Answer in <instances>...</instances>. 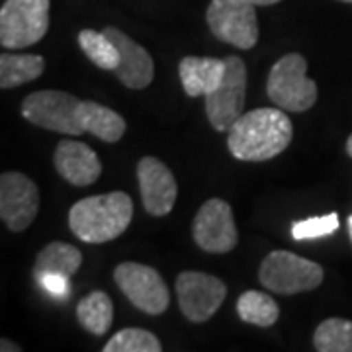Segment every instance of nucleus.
<instances>
[{
  "instance_id": "nucleus-3",
  "label": "nucleus",
  "mask_w": 352,
  "mask_h": 352,
  "mask_svg": "<svg viewBox=\"0 0 352 352\" xmlns=\"http://www.w3.org/2000/svg\"><path fill=\"white\" fill-rule=\"evenodd\" d=\"M268 98L278 108L302 113L317 102V85L307 78V61L300 53H288L272 65L266 80Z\"/></svg>"
},
{
  "instance_id": "nucleus-30",
  "label": "nucleus",
  "mask_w": 352,
  "mask_h": 352,
  "mask_svg": "<svg viewBox=\"0 0 352 352\" xmlns=\"http://www.w3.org/2000/svg\"><path fill=\"white\" fill-rule=\"evenodd\" d=\"M349 231H351V239H352V215L349 217Z\"/></svg>"
},
{
  "instance_id": "nucleus-13",
  "label": "nucleus",
  "mask_w": 352,
  "mask_h": 352,
  "mask_svg": "<svg viewBox=\"0 0 352 352\" xmlns=\"http://www.w3.org/2000/svg\"><path fill=\"white\" fill-rule=\"evenodd\" d=\"M138 180L145 212L153 217L170 214L178 196L175 175L155 157H143L138 163Z\"/></svg>"
},
{
  "instance_id": "nucleus-7",
  "label": "nucleus",
  "mask_w": 352,
  "mask_h": 352,
  "mask_svg": "<svg viewBox=\"0 0 352 352\" xmlns=\"http://www.w3.org/2000/svg\"><path fill=\"white\" fill-rule=\"evenodd\" d=\"M206 20L215 38L239 50H252L258 41L256 6L247 0H212Z\"/></svg>"
},
{
  "instance_id": "nucleus-14",
  "label": "nucleus",
  "mask_w": 352,
  "mask_h": 352,
  "mask_svg": "<svg viewBox=\"0 0 352 352\" xmlns=\"http://www.w3.org/2000/svg\"><path fill=\"white\" fill-rule=\"evenodd\" d=\"M108 38L112 39L113 45L120 51V65L113 71L116 78L131 90L147 88L155 78V63L149 51L141 47L127 34L118 28H106L104 30Z\"/></svg>"
},
{
  "instance_id": "nucleus-17",
  "label": "nucleus",
  "mask_w": 352,
  "mask_h": 352,
  "mask_svg": "<svg viewBox=\"0 0 352 352\" xmlns=\"http://www.w3.org/2000/svg\"><path fill=\"white\" fill-rule=\"evenodd\" d=\"M80 124L85 127V131L106 143L120 141L124 138L127 127L126 120L120 113L92 100L80 102Z\"/></svg>"
},
{
  "instance_id": "nucleus-9",
  "label": "nucleus",
  "mask_w": 352,
  "mask_h": 352,
  "mask_svg": "<svg viewBox=\"0 0 352 352\" xmlns=\"http://www.w3.org/2000/svg\"><path fill=\"white\" fill-rule=\"evenodd\" d=\"M113 280L133 307L149 315H161L170 303V292L163 276L147 264L122 263L113 270Z\"/></svg>"
},
{
  "instance_id": "nucleus-1",
  "label": "nucleus",
  "mask_w": 352,
  "mask_h": 352,
  "mask_svg": "<svg viewBox=\"0 0 352 352\" xmlns=\"http://www.w3.org/2000/svg\"><path fill=\"white\" fill-rule=\"evenodd\" d=\"M294 126L280 108H256L243 113L227 131V147L237 161L263 163L286 151Z\"/></svg>"
},
{
  "instance_id": "nucleus-5",
  "label": "nucleus",
  "mask_w": 352,
  "mask_h": 352,
  "mask_svg": "<svg viewBox=\"0 0 352 352\" xmlns=\"http://www.w3.org/2000/svg\"><path fill=\"white\" fill-rule=\"evenodd\" d=\"M51 0H6L0 8V43L24 50L39 43L50 30Z\"/></svg>"
},
{
  "instance_id": "nucleus-24",
  "label": "nucleus",
  "mask_w": 352,
  "mask_h": 352,
  "mask_svg": "<svg viewBox=\"0 0 352 352\" xmlns=\"http://www.w3.org/2000/svg\"><path fill=\"white\" fill-rule=\"evenodd\" d=\"M163 344L145 329H122L106 342L104 352H161Z\"/></svg>"
},
{
  "instance_id": "nucleus-4",
  "label": "nucleus",
  "mask_w": 352,
  "mask_h": 352,
  "mask_svg": "<svg viewBox=\"0 0 352 352\" xmlns=\"http://www.w3.org/2000/svg\"><path fill=\"white\" fill-rule=\"evenodd\" d=\"M323 276L319 264L289 251H272L264 256L258 268L261 284L280 296L311 292L321 286Z\"/></svg>"
},
{
  "instance_id": "nucleus-25",
  "label": "nucleus",
  "mask_w": 352,
  "mask_h": 352,
  "mask_svg": "<svg viewBox=\"0 0 352 352\" xmlns=\"http://www.w3.org/2000/svg\"><path fill=\"white\" fill-rule=\"evenodd\" d=\"M339 229V214L321 215V217H309L296 221L292 226V237L296 241L303 239H317V237H327L331 233H335Z\"/></svg>"
},
{
  "instance_id": "nucleus-28",
  "label": "nucleus",
  "mask_w": 352,
  "mask_h": 352,
  "mask_svg": "<svg viewBox=\"0 0 352 352\" xmlns=\"http://www.w3.org/2000/svg\"><path fill=\"white\" fill-rule=\"evenodd\" d=\"M247 2H251L254 6H272V4H278L282 0H247Z\"/></svg>"
},
{
  "instance_id": "nucleus-10",
  "label": "nucleus",
  "mask_w": 352,
  "mask_h": 352,
  "mask_svg": "<svg viewBox=\"0 0 352 352\" xmlns=\"http://www.w3.org/2000/svg\"><path fill=\"white\" fill-rule=\"evenodd\" d=\"M175 286L180 311L192 323H206L212 319L227 298L226 284L206 272H180Z\"/></svg>"
},
{
  "instance_id": "nucleus-26",
  "label": "nucleus",
  "mask_w": 352,
  "mask_h": 352,
  "mask_svg": "<svg viewBox=\"0 0 352 352\" xmlns=\"http://www.w3.org/2000/svg\"><path fill=\"white\" fill-rule=\"evenodd\" d=\"M38 280V284L41 288L45 289L50 296L53 298H59V300H63L67 298L69 294H71V278L63 276V274H55V272H47V274H41V276L36 278Z\"/></svg>"
},
{
  "instance_id": "nucleus-18",
  "label": "nucleus",
  "mask_w": 352,
  "mask_h": 352,
  "mask_svg": "<svg viewBox=\"0 0 352 352\" xmlns=\"http://www.w3.org/2000/svg\"><path fill=\"white\" fill-rule=\"evenodd\" d=\"M45 71V59L30 53H8L0 55V88L8 90L25 82H32Z\"/></svg>"
},
{
  "instance_id": "nucleus-20",
  "label": "nucleus",
  "mask_w": 352,
  "mask_h": 352,
  "mask_svg": "<svg viewBox=\"0 0 352 352\" xmlns=\"http://www.w3.org/2000/svg\"><path fill=\"white\" fill-rule=\"evenodd\" d=\"M76 319L92 335H106L112 327L113 303L106 292H90L76 305Z\"/></svg>"
},
{
  "instance_id": "nucleus-11",
  "label": "nucleus",
  "mask_w": 352,
  "mask_h": 352,
  "mask_svg": "<svg viewBox=\"0 0 352 352\" xmlns=\"http://www.w3.org/2000/svg\"><path fill=\"white\" fill-rule=\"evenodd\" d=\"M39 212L38 184L22 173L8 170L0 176V219L12 233H22Z\"/></svg>"
},
{
  "instance_id": "nucleus-21",
  "label": "nucleus",
  "mask_w": 352,
  "mask_h": 352,
  "mask_svg": "<svg viewBox=\"0 0 352 352\" xmlns=\"http://www.w3.org/2000/svg\"><path fill=\"white\" fill-rule=\"evenodd\" d=\"M237 315L241 321L256 327H272L280 317V307L274 298L258 289H249L237 300Z\"/></svg>"
},
{
  "instance_id": "nucleus-6",
  "label": "nucleus",
  "mask_w": 352,
  "mask_h": 352,
  "mask_svg": "<svg viewBox=\"0 0 352 352\" xmlns=\"http://www.w3.org/2000/svg\"><path fill=\"white\" fill-rule=\"evenodd\" d=\"M80 102L63 90H39L25 96L22 102V116L34 126L65 135H82Z\"/></svg>"
},
{
  "instance_id": "nucleus-12",
  "label": "nucleus",
  "mask_w": 352,
  "mask_h": 352,
  "mask_svg": "<svg viewBox=\"0 0 352 352\" xmlns=\"http://www.w3.org/2000/svg\"><path fill=\"white\" fill-rule=\"evenodd\" d=\"M192 235L201 251L214 254L233 251L239 243V233L231 206L219 198L201 204L192 223Z\"/></svg>"
},
{
  "instance_id": "nucleus-27",
  "label": "nucleus",
  "mask_w": 352,
  "mask_h": 352,
  "mask_svg": "<svg viewBox=\"0 0 352 352\" xmlns=\"http://www.w3.org/2000/svg\"><path fill=\"white\" fill-rule=\"evenodd\" d=\"M0 351L2 352H20L22 349H20V346H16V344H14V342H10V340L2 339L0 340Z\"/></svg>"
},
{
  "instance_id": "nucleus-15",
  "label": "nucleus",
  "mask_w": 352,
  "mask_h": 352,
  "mask_svg": "<svg viewBox=\"0 0 352 352\" xmlns=\"http://www.w3.org/2000/svg\"><path fill=\"white\" fill-rule=\"evenodd\" d=\"M57 173L73 186H90L102 175V163L98 155L80 141L65 139L57 145L53 155Z\"/></svg>"
},
{
  "instance_id": "nucleus-2",
  "label": "nucleus",
  "mask_w": 352,
  "mask_h": 352,
  "mask_svg": "<svg viewBox=\"0 0 352 352\" xmlns=\"http://www.w3.org/2000/svg\"><path fill=\"white\" fill-rule=\"evenodd\" d=\"M133 219V201L126 192H108L78 200L69 212L76 239L100 245L120 237Z\"/></svg>"
},
{
  "instance_id": "nucleus-16",
  "label": "nucleus",
  "mask_w": 352,
  "mask_h": 352,
  "mask_svg": "<svg viewBox=\"0 0 352 352\" xmlns=\"http://www.w3.org/2000/svg\"><path fill=\"white\" fill-rule=\"evenodd\" d=\"M226 73V59L215 57H196L188 55L180 59L178 75L182 80V88L190 98L206 96L221 82Z\"/></svg>"
},
{
  "instance_id": "nucleus-23",
  "label": "nucleus",
  "mask_w": 352,
  "mask_h": 352,
  "mask_svg": "<svg viewBox=\"0 0 352 352\" xmlns=\"http://www.w3.org/2000/svg\"><path fill=\"white\" fill-rule=\"evenodd\" d=\"M314 346L319 352H352V321L329 317L315 329Z\"/></svg>"
},
{
  "instance_id": "nucleus-19",
  "label": "nucleus",
  "mask_w": 352,
  "mask_h": 352,
  "mask_svg": "<svg viewBox=\"0 0 352 352\" xmlns=\"http://www.w3.org/2000/svg\"><path fill=\"white\" fill-rule=\"evenodd\" d=\"M80 264H82V252L76 247L63 241H53L50 245H45L36 256L34 276L38 278L47 272H55V274L73 278L76 270L80 268Z\"/></svg>"
},
{
  "instance_id": "nucleus-22",
  "label": "nucleus",
  "mask_w": 352,
  "mask_h": 352,
  "mask_svg": "<svg viewBox=\"0 0 352 352\" xmlns=\"http://www.w3.org/2000/svg\"><path fill=\"white\" fill-rule=\"evenodd\" d=\"M78 45L82 53L96 67L104 71H116L120 65V51L108 38L106 32H94V30H82L78 34Z\"/></svg>"
},
{
  "instance_id": "nucleus-29",
  "label": "nucleus",
  "mask_w": 352,
  "mask_h": 352,
  "mask_svg": "<svg viewBox=\"0 0 352 352\" xmlns=\"http://www.w3.org/2000/svg\"><path fill=\"white\" fill-rule=\"evenodd\" d=\"M346 153H349V157H352V133L351 138L346 139Z\"/></svg>"
},
{
  "instance_id": "nucleus-31",
  "label": "nucleus",
  "mask_w": 352,
  "mask_h": 352,
  "mask_svg": "<svg viewBox=\"0 0 352 352\" xmlns=\"http://www.w3.org/2000/svg\"><path fill=\"white\" fill-rule=\"evenodd\" d=\"M340 2H351V4H352V0H340Z\"/></svg>"
},
{
  "instance_id": "nucleus-8",
  "label": "nucleus",
  "mask_w": 352,
  "mask_h": 352,
  "mask_svg": "<svg viewBox=\"0 0 352 352\" xmlns=\"http://www.w3.org/2000/svg\"><path fill=\"white\" fill-rule=\"evenodd\" d=\"M247 94V67L245 61L231 55L226 59V73L221 82L206 94V113L215 131H229L245 110Z\"/></svg>"
}]
</instances>
